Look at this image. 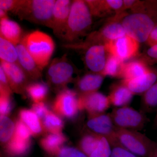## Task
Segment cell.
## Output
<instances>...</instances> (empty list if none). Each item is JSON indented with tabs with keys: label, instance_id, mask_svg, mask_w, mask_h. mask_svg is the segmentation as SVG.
Segmentation results:
<instances>
[{
	"label": "cell",
	"instance_id": "obj_28",
	"mask_svg": "<svg viewBox=\"0 0 157 157\" xmlns=\"http://www.w3.org/2000/svg\"><path fill=\"white\" fill-rule=\"evenodd\" d=\"M1 61L17 63V53L16 46L11 42L0 36Z\"/></svg>",
	"mask_w": 157,
	"mask_h": 157
},
{
	"label": "cell",
	"instance_id": "obj_30",
	"mask_svg": "<svg viewBox=\"0 0 157 157\" xmlns=\"http://www.w3.org/2000/svg\"><path fill=\"white\" fill-rule=\"evenodd\" d=\"M15 123L8 116H1L0 118V140L3 145L11 140L14 135Z\"/></svg>",
	"mask_w": 157,
	"mask_h": 157
},
{
	"label": "cell",
	"instance_id": "obj_39",
	"mask_svg": "<svg viewBox=\"0 0 157 157\" xmlns=\"http://www.w3.org/2000/svg\"><path fill=\"white\" fill-rule=\"evenodd\" d=\"M19 0H1L0 9L8 12L13 11L17 8L19 3Z\"/></svg>",
	"mask_w": 157,
	"mask_h": 157
},
{
	"label": "cell",
	"instance_id": "obj_10",
	"mask_svg": "<svg viewBox=\"0 0 157 157\" xmlns=\"http://www.w3.org/2000/svg\"><path fill=\"white\" fill-rule=\"evenodd\" d=\"M86 124L93 133L106 137L110 145L113 146L119 143L116 136L117 128L114 125L110 114L102 113L89 115Z\"/></svg>",
	"mask_w": 157,
	"mask_h": 157
},
{
	"label": "cell",
	"instance_id": "obj_43",
	"mask_svg": "<svg viewBox=\"0 0 157 157\" xmlns=\"http://www.w3.org/2000/svg\"><path fill=\"white\" fill-rule=\"evenodd\" d=\"M149 157H157V145H155L154 147L152 149L150 154Z\"/></svg>",
	"mask_w": 157,
	"mask_h": 157
},
{
	"label": "cell",
	"instance_id": "obj_13",
	"mask_svg": "<svg viewBox=\"0 0 157 157\" xmlns=\"http://www.w3.org/2000/svg\"><path fill=\"white\" fill-rule=\"evenodd\" d=\"M110 104L108 97L98 91L78 95L79 109L85 110L89 115L104 113Z\"/></svg>",
	"mask_w": 157,
	"mask_h": 157
},
{
	"label": "cell",
	"instance_id": "obj_36",
	"mask_svg": "<svg viewBox=\"0 0 157 157\" xmlns=\"http://www.w3.org/2000/svg\"><path fill=\"white\" fill-rule=\"evenodd\" d=\"M56 156L58 157H88L80 149L72 147H63Z\"/></svg>",
	"mask_w": 157,
	"mask_h": 157
},
{
	"label": "cell",
	"instance_id": "obj_6",
	"mask_svg": "<svg viewBox=\"0 0 157 157\" xmlns=\"http://www.w3.org/2000/svg\"><path fill=\"white\" fill-rule=\"evenodd\" d=\"M75 68L65 54L54 59L48 66L46 77L48 86L58 92L66 88L73 80Z\"/></svg>",
	"mask_w": 157,
	"mask_h": 157
},
{
	"label": "cell",
	"instance_id": "obj_21",
	"mask_svg": "<svg viewBox=\"0 0 157 157\" xmlns=\"http://www.w3.org/2000/svg\"><path fill=\"white\" fill-rule=\"evenodd\" d=\"M133 94L121 82L113 85L108 98L110 104L117 107H126L130 104Z\"/></svg>",
	"mask_w": 157,
	"mask_h": 157
},
{
	"label": "cell",
	"instance_id": "obj_12",
	"mask_svg": "<svg viewBox=\"0 0 157 157\" xmlns=\"http://www.w3.org/2000/svg\"><path fill=\"white\" fill-rule=\"evenodd\" d=\"M1 67L8 78L12 91L18 94H24L29 83V78L17 63L1 61Z\"/></svg>",
	"mask_w": 157,
	"mask_h": 157
},
{
	"label": "cell",
	"instance_id": "obj_4",
	"mask_svg": "<svg viewBox=\"0 0 157 157\" xmlns=\"http://www.w3.org/2000/svg\"><path fill=\"white\" fill-rule=\"evenodd\" d=\"M27 50L42 70L49 63L55 48L53 39L39 30L31 32L22 39Z\"/></svg>",
	"mask_w": 157,
	"mask_h": 157
},
{
	"label": "cell",
	"instance_id": "obj_14",
	"mask_svg": "<svg viewBox=\"0 0 157 157\" xmlns=\"http://www.w3.org/2000/svg\"><path fill=\"white\" fill-rule=\"evenodd\" d=\"M85 49L86 51L84 61L86 67L93 73L101 74L108 55L105 44H94Z\"/></svg>",
	"mask_w": 157,
	"mask_h": 157
},
{
	"label": "cell",
	"instance_id": "obj_32",
	"mask_svg": "<svg viewBox=\"0 0 157 157\" xmlns=\"http://www.w3.org/2000/svg\"><path fill=\"white\" fill-rule=\"evenodd\" d=\"M111 153L110 144L106 137L101 136L98 146L89 157H110Z\"/></svg>",
	"mask_w": 157,
	"mask_h": 157
},
{
	"label": "cell",
	"instance_id": "obj_42",
	"mask_svg": "<svg viewBox=\"0 0 157 157\" xmlns=\"http://www.w3.org/2000/svg\"><path fill=\"white\" fill-rule=\"evenodd\" d=\"M147 54L148 57L157 60V45L150 47Z\"/></svg>",
	"mask_w": 157,
	"mask_h": 157
},
{
	"label": "cell",
	"instance_id": "obj_3",
	"mask_svg": "<svg viewBox=\"0 0 157 157\" xmlns=\"http://www.w3.org/2000/svg\"><path fill=\"white\" fill-rule=\"evenodd\" d=\"M56 0H20L13 13L21 20L51 29Z\"/></svg>",
	"mask_w": 157,
	"mask_h": 157
},
{
	"label": "cell",
	"instance_id": "obj_40",
	"mask_svg": "<svg viewBox=\"0 0 157 157\" xmlns=\"http://www.w3.org/2000/svg\"><path fill=\"white\" fill-rule=\"evenodd\" d=\"M0 91L12 93L6 73L1 67H0Z\"/></svg>",
	"mask_w": 157,
	"mask_h": 157
},
{
	"label": "cell",
	"instance_id": "obj_1",
	"mask_svg": "<svg viewBox=\"0 0 157 157\" xmlns=\"http://www.w3.org/2000/svg\"><path fill=\"white\" fill-rule=\"evenodd\" d=\"M150 2H143L137 11L127 13L122 20L126 34L139 43L147 42L156 25Z\"/></svg>",
	"mask_w": 157,
	"mask_h": 157
},
{
	"label": "cell",
	"instance_id": "obj_22",
	"mask_svg": "<svg viewBox=\"0 0 157 157\" xmlns=\"http://www.w3.org/2000/svg\"><path fill=\"white\" fill-rule=\"evenodd\" d=\"M150 70L146 63L142 60L131 61L124 63L121 78L122 80H130L144 75Z\"/></svg>",
	"mask_w": 157,
	"mask_h": 157
},
{
	"label": "cell",
	"instance_id": "obj_7",
	"mask_svg": "<svg viewBox=\"0 0 157 157\" xmlns=\"http://www.w3.org/2000/svg\"><path fill=\"white\" fill-rule=\"evenodd\" d=\"M116 136L119 144L134 154L140 156L149 155L155 146L146 136L136 131L117 128Z\"/></svg>",
	"mask_w": 157,
	"mask_h": 157
},
{
	"label": "cell",
	"instance_id": "obj_11",
	"mask_svg": "<svg viewBox=\"0 0 157 157\" xmlns=\"http://www.w3.org/2000/svg\"><path fill=\"white\" fill-rule=\"evenodd\" d=\"M107 52L123 61L135 57L138 54L139 42L126 34L124 36L105 44Z\"/></svg>",
	"mask_w": 157,
	"mask_h": 157
},
{
	"label": "cell",
	"instance_id": "obj_20",
	"mask_svg": "<svg viewBox=\"0 0 157 157\" xmlns=\"http://www.w3.org/2000/svg\"><path fill=\"white\" fill-rule=\"evenodd\" d=\"M1 37L16 46L22 40V29L17 22L9 17L0 20Z\"/></svg>",
	"mask_w": 157,
	"mask_h": 157
},
{
	"label": "cell",
	"instance_id": "obj_33",
	"mask_svg": "<svg viewBox=\"0 0 157 157\" xmlns=\"http://www.w3.org/2000/svg\"><path fill=\"white\" fill-rule=\"evenodd\" d=\"M142 104L147 109L157 106V82L144 94Z\"/></svg>",
	"mask_w": 157,
	"mask_h": 157
},
{
	"label": "cell",
	"instance_id": "obj_16",
	"mask_svg": "<svg viewBox=\"0 0 157 157\" xmlns=\"http://www.w3.org/2000/svg\"><path fill=\"white\" fill-rule=\"evenodd\" d=\"M72 1L57 0L54 6L51 28L54 34L61 37L67 25Z\"/></svg>",
	"mask_w": 157,
	"mask_h": 157
},
{
	"label": "cell",
	"instance_id": "obj_35",
	"mask_svg": "<svg viewBox=\"0 0 157 157\" xmlns=\"http://www.w3.org/2000/svg\"><path fill=\"white\" fill-rule=\"evenodd\" d=\"M14 136L23 140H30L32 133L24 123L20 119L17 120L15 123Z\"/></svg>",
	"mask_w": 157,
	"mask_h": 157
},
{
	"label": "cell",
	"instance_id": "obj_44",
	"mask_svg": "<svg viewBox=\"0 0 157 157\" xmlns=\"http://www.w3.org/2000/svg\"><path fill=\"white\" fill-rule=\"evenodd\" d=\"M7 13V12L6 11L0 9V19H2V18L8 17Z\"/></svg>",
	"mask_w": 157,
	"mask_h": 157
},
{
	"label": "cell",
	"instance_id": "obj_18",
	"mask_svg": "<svg viewBox=\"0 0 157 157\" xmlns=\"http://www.w3.org/2000/svg\"><path fill=\"white\" fill-rule=\"evenodd\" d=\"M105 76L101 73H90L76 80L75 87L78 95L95 92L101 87Z\"/></svg>",
	"mask_w": 157,
	"mask_h": 157
},
{
	"label": "cell",
	"instance_id": "obj_8",
	"mask_svg": "<svg viewBox=\"0 0 157 157\" xmlns=\"http://www.w3.org/2000/svg\"><path fill=\"white\" fill-rule=\"evenodd\" d=\"M54 112L59 116L73 119L80 110L78 95L76 91L66 88L58 93L52 104Z\"/></svg>",
	"mask_w": 157,
	"mask_h": 157
},
{
	"label": "cell",
	"instance_id": "obj_17",
	"mask_svg": "<svg viewBox=\"0 0 157 157\" xmlns=\"http://www.w3.org/2000/svg\"><path fill=\"white\" fill-rule=\"evenodd\" d=\"M16 47L17 53V63L29 79L36 80L41 78L42 70L27 50L22 40L16 45Z\"/></svg>",
	"mask_w": 157,
	"mask_h": 157
},
{
	"label": "cell",
	"instance_id": "obj_25",
	"mask_svg": "<svg viewBox=\"0 0 157 157\" xmlns=\"http://www.w3.org/2000/svg\"><path fill=\"white\" fill-rule=\"evenodd\" d=\"M19 119L29 128L33 136H37L44 132L42 122L36 113L30 109H21L19 110Z\"/></svg>",
	"mask_w": 157,
	"mask_h": 157
},
{
	"label": "cell",
	"instance_id": "obj_27",
	"mask_svg": "<svg viewBox=\"0 0 157 157\" xmlns=\"http://www.w3.org/2000/svg\"><path fill=\"white\" fill-rule=\"evenodd\" d=\"M44 132L51 134L62 133L64 123L60 117L49 110L42 121Z\"/></svg>",
	"mask_w": 157,
	"mask_h": 157
},
{
	"label": "cell",
	"instance_id": "obj_41",
	"mask_svg": "<svg viewBox=\"0 0 157 157\" xmlns=\"http://www.w3.org/2000/svg\"><path fill=\"white\" fill-rule=\"evenodd\" d=\"M146 42L150 47L157 45V24L152 30Z\"/></svg>",
	"mask_w": 157,
	"mask_h": 157
},
{
	"label": "cell",
	"instance_id": "obj_34",
	"mask_svg": "<svg viewBox=\"0 0 157 157\" xmlns=\"http://www.w3.org/2000/svg\"><path fill=\"white\" fill-rule=\"evenodd\" d=\"M12 93L0 91V113L1 116H8L12 110Z\"/></svg>",
	"mask_w": 157,
	"mask_h": 157
},
{
	"label": "cell",
	"instance_id": "obj_31",
	"mask_svg": "<svg viewBox=\"0 0 157 157\" xmlns=\"http://www.w3.org/2000/svg\"><path fill=\"white\" fill-rule=\"evenodd\" d=\"M100 136L94 133L83 135L78 144L79 149L89 157L98 146Z\"/></svg>",
	"mask_w": 157,
	"mask_h": 157
},
{
	"label": "cell",
	"instance_id": "obj_19",
	"mask_svg": "<svg viewBox=\"0 0 157 157\" xmlns=\"http://www.w3.org/2000/svg\"><path fill=\"white\" fill-rule=\"evenodd\" d=\"M157 80V73L150 69L140 77L130 80H122L121 82L135 94H144L155 83Z\"/></svg>",
	"mask_w": 157,
	"mask_h": 157
},
{
	"label": "cell",
	"instance_id": "obj_5",
	"mask_svg": "<svg viewBox=\"0 0 157 157\" xmlns=\"http://www.w3.org/2000/svg\"><path fill=\"white\" fill-rule=\"evenodd\" d=\"M127 13L124 12L110 17L99 30L90 34L84 42L76 44V48L85 49L94 44H105L124 36L126 34L122 23V20Z\"/></svg>",
	"mask_w": 157,
	"mask_h": 157
},
{
	"label": "cell",
	"instance_id": "obj_15",
	"mask_svg": "<svg viewBox=\"0 0 157 157\" xmlns=\"http://www.w3.org/2000/svg\"><path fill=\"white\" fill-rule=\"evenodd\" d=\"M92 16L102 17L124 13L123 1L122 0H88L85 1Z\"/></svg>",
	"mask_w": 157,
	"mask_h": 157
},
{
	"label": "cell",
	"instance_id": "obj_24",
	"mask_svg": "<svg viewBox=\"0 0 157 157\" xmlns=\"http://www.w3.org/2000/svg\"><path fill=\"white\" fill-rule=\"evenodd\" d=\"M31 146V140H23L13 135L11 140L5 145V151L10 157H24L29 152Z\"/></svg>",
	"mask_w": 157,
	"mask_h": 157
},
{
	"label": "cell",
	"instance_id": "obj_2",
	"mask_svg": "<svg viewBox=\"0 0 157 157\" xmlns=\"http://www.w3.org/2000/svg\"><path fill=\"white\" fill-rule=\"evenodd\" d=\"M92 23L93 16L85 1H72L67 25L61 38L67 44H75L89 31Z\"/></svg>",
	"mask_w": 157,
	"mask_h": 157
},
{
	"label": "cell",
	"instance_id": "obj_23",
	"mask_svg": "<svg viewBox=\"0 0 157 157\" xmlns=\"http://www.w3.org/2000/svg\"><path fill=\"white\" fill-rule=\"evenodd\" d=\"M67 141L66 135L62 133L50 134L46 135L40 140V146L46 152L56 156L59 150Z\"/></svg>",
	"mask_w": 157,
	"mask_h": 157
},
{
	"label": "cell",
	"instance_id": "obj_38",
	"mask_svg": "<svg viewBox=\"0 0 157 157\" xmlns=\"http://www.w3.org/2000/svg\"><path fill=\"white\" fill-rule=\"evenodd\" d=\"M32 110L36 113L41 120H42L49 111L48 106L44 102L33 103L32 105Z\"/></svg>",
	"mask_w": 157,
	"mask_h": 157
},
{
	"label": "cell",
	"instance_id": "obj_9",
	"mask_svg": "<svg viewBox=\"0 0 157 157\" xmlns=\"http://www.w3.org/2000/svg\"><path fill=\"white\" fill-rule=\"evenodd\" d=\"M110 116L114 125L118 128L136 131L142 129L145 122L141 113L127 106L114 109Z\"/></svg>",
	"mask_w": 157,
	"mask_h": 157
},
{
	"label": "cell",
	"instance_id": "obj_29",
	"mask_svg": "<svg viewBox=\"0 0 157 157\" xmlns=\"http://www.w3.org/2000/svg\"><path fill=\"white\" fill-rule=\"evenodd\" d=\"M124 62L108 54L106 64L101 74L103 76L121 78Z\"/></svg>",
	"mask_w": 157,
	"mask_h": 157
},
{
	"label": "cell",
	"instance_id": "obj_37",
	"mask_svg": "<svg viewBox=\"0 0 157 157\" xmlns=\"http://www.w3.org/2000/svg\"><path fill=\"white\" fill-rule=\"evenodd\" d=\"M110 157H137L119 144L113 145Z\"/></svg>",
	"mask_w": 157,
	"mask_h": 157
},
{
	"label": "cell",
	"instance_id": "obj_26",
	"mask_svg": "<svg viewBox=\"0 0 157 157\" xmlns=\"http://www.w3.org/2000/svg\"><path fill=\"white\" fill-rule=\"evenodd\" d=\"M49 86L41 82H31L25 89V92L33 103L44 102L48 96Z\"/></svg>",
	"mask_w": 157,
	"mask_h": 157
}]
</instances>
